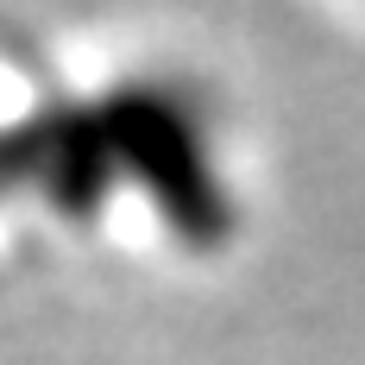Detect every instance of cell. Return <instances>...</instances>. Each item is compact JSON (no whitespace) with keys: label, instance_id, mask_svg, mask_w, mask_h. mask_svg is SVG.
I'll use <instances>...</instances> for the list:
<instances>
[{"label":"cell","instance_id":"obj_1","mask_svg":"<svg viewBox=\"0 0 365 365\" xmlns=\"http://www.w3.org/2000/svg\"><path fill=\"white\" fill-rule=\"evenodd\" d=\"M101 126H108V145H113V164L133 170L139 189L158 202V215L177 227L182 240L195 246H215L227 240V195H220L215 170L202 158V139L189 126V113L158 95V88H120L101 101Z\"/></svg>","mask_w":365,"mask_h":365},{"label":"cell","instance_id":"obj_2","mask_svg":"<svg viewBox=\"0 0 365 365\" xmlns=\"http://www.w3.org/2000/svg\"><path fill=\"white\" fill-rule=\"evenodd\" d=\"M113 177L120 164H113L101 108H51L19 126H0V189L32 182L63 215H95Z\"/></svg>","mask_w":365,"mask_h":365}]
</instances>
